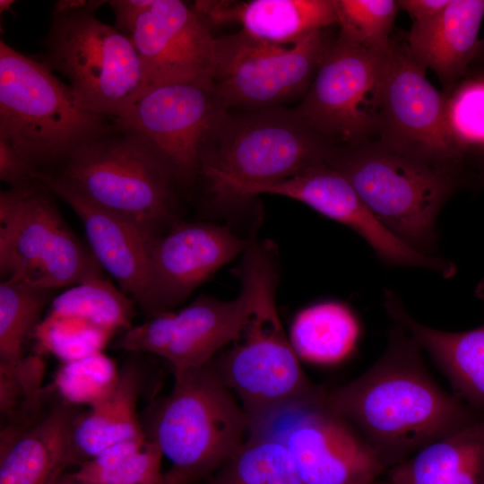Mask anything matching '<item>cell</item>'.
Returning a JSON list of instances; mask_svg holds the SVG:
<instances>
[{"label":"cell","mask_w":484,"mask_h":484,"mask_svg":"<svg viewBox=\"0 0 484 484\" xmlns=\"http://www.w3.org/2000/svg\"><path fill=\"white\" fill-rule=\"evenodd\" d=\"M212 361L174 371L171 392L143 425L147 440L172 463L164 472L166 484H194L211 476L247 436L246 413Z\"/></svg>","instance_id":"3957f363"},{"label":"cell","mask_w":484,"mask_h":484,"mask_svg":"<svg viewBox=\"0 0 484 484\" xmlns=\"http://www.w3.org/2000/svg\"><path fill=\"white\" fill-rule=\"evenodd\" d=\"M118 373L115 362L99 351L63 362L54 385L66 403L91 407L112 392Z\"/></svg>","instance_id":"4dcf8cb0"},{"label":"cell","mask_w":484,"mask_h":484,"mask_svg":"<svg viewBox=\"0 0 484 484\" xmlns=\"http://www.w3.org/2000/svg\"><path fill=\"white\" fill-rule=\"evenodd\" d=\"M38 178L0 193V274L48 290L103 277L89 247L68 228Z\"/></svg>","instance_id":"9c48e42d"},{"label":"cell","mask_w":484,"mask_h":484,"mask_svg":"<svg viewBox=\"0 0 484 484\" xmlns=\"http://www.w3.org/2000/svg\"><path fill=\"white\" fill-rule=\"evenodd\" d=\"M257 294L252 315L230 350L212 359L222 382L241 401L247 427L288 406L324 401L311 383L286 336L275 290L277 264L270 244L255 247Z\"/></svg>","instance_id":"277c9868"},{"label":"cell","mask_w":484,"mask_h":484,"mask_svg":"<svg viewBox=\"0 0 484 484\" xmlns=\"http://www.w3.org/2000/svg\"><path fill=\"white\" fill-rule=\"evenodd\" d=\"M338 37L349 43L386 49L400 10L397 0H334Z\"/></svg>","instance_id":"f546056e"},{"label":"cell","mask_w":484,"mask_h":484,"mask_svg":"<svg viewBox=\"0 0 484 484\" xmlns=\"http://www.w3.org/2000/svg\"><path fill=\"white\" fill-rule=\"evenodd\" d=\"M477 293L484 298V280ZM385 306L395 324L432 357L447 376L455 395L471 407L484 408V324L458 333L428 327L411 317L401 299L389 290L385 292Z\"/></svg>","instance_id":"603a6c76"},{"label":"cell","mask_w":484,"mask_h":484,"mask_svg":"<svg viewBox=\"0 0 484 484\" xmlns=\"http://www.w3.org/2000/svg\"><path fill=\"white\" fill-rule=\"evenodd\" d=\"M142 385L140 366L134 361L125 364L112 392L76 419L70 436L67 465L81 466L115 442L146 438L136 412Z\"/></svg>","instance_id":"cb8c5ba5"},{"label":"cell","mask_w":484,"mask_h":484,"mask_svg":"<svg viewBox=\"0 0 484 484\" xmlns=\"http://www.w3.org/2000/svg\"><path fill=\"white\" fill-rule=\"evenodd\" d=\"M47 484H75L70 474H58L51 479Z\"/></svg>","instance_id":"ab89813d"},{"label":"cell","mask_w":484,"mask_h":484,"mask_svg":"<svg viewBox=\"0 0 484 484\" xmlns=\"http://www.w3.org/2000/svg\"><path fill=\"white\" fill-rule=\"evenodd\" d=\"M141 57L148 85L212 77L211 28L179 0H152L128 35Z\"/></svg>","instance_id":"ac0fdd59"},{"label":"cell","mask_w":484,"mask_h":484,"mask_svg":"<svg viewBox=\"0 0 484 484\" xmlns=\"http://www.w3.org/2000/svg\"><path fill=\"white\" fill-rule=\"evenodd\" d=\"M451 0H397L400 10L405 11L413 22L431 18L443 11Z\"/></svg>","instance_id":"8d00e7d4"},{"label":"cell","mask_w":484,"mask_h":484,"mask_svg":"<svg viewBox=\"0 0 484 484\" xmlns=\"http://www.w3.org/2000/svg\"><path fill=\"white\" fill-rule=\"evenodd\" d=\"M469 70L484 71V37L479 40L476 53Z\"/></svg>","instance_id":"f35d334b"},{"label":"cell","mask_w":484,"mask_h":484,"mask_svg":"<svg viewBox=\"0 0 484 484\" xmlns=\"http://www.w3.org/2000/svg\"><path fill=\"white\" fill-rule=\"evenodd\" d=\"M333 147L295 108L227 110L199 177L210 200L226 202L240 187L278 182L325 162Z\"/></svg>","instance_id":"5b68a950"},{"label":"cell","mask_w":484,"mask_h":484,"mask_svg":"<svg viewBox=\"0 0 484 484\" xmlns=\"http://www.w3.org/2000/svg\"><path fill=\"white\" fill-rule=\"evenodd\" d=\"M146 442L147 438H130L115 442L103 448L80 467L89 470L110 468L139 452Z\"/></svg>","instance_id":"e575fe53"},{"label":"cell","mask_w":484,"mask_h":484,"mask_svg":"<svg viewBox=\"0 0 484 484\" xmlns=\"http://www.w3.org/2000/svg\"><path fill=\"white\" fill-rule=\"evenodd\" d=\"M114 333L84 319L48 314L35 331L41 350L63 362L102 351Z\"/></svg>","instance_id":"1f68e13d"},{"label":"cell","mask_w":484,"mask_h":484,"mask_svg":"<svg viewBox=\"0 0 484 484\" xmlns=\"http://www.w3.org/2000/svg\"><path fill=\"white\" fill-rule=\"evenodd\" d=\"M54 290L13 281L0 282V367L13 366L41 322L40 315Z\"/></svg>","instance_id":"f1b7e54d"},{"label":"cell","mask_w":484,"mask_h":484,"mask_svg":"<svg viewBox=\"0 0 484 484\" xmlns=\"http://www.w3.org/2000/svg\"><path fill=\"white\" fill-rule=\"evenodd\" d=\"M389 48H364L337 34L309 88L294 107L333 147L376 141Z\"/></svg>","instance_id":"7c38bea8"},{"label":"cell","mask_w":484,"mask_h":484,"mask_svg":"<svg viewBox=\"0 0 484 484\" xmlns=\"http://www.w3.org/2000/svg\"><path fill=\"white\" fill-rule=\"evenodd\" d=\"M359 337V324L350 309L338 302H324L296 315L290 341L298 357L329 365L350 356Z\"/></svg>","instance_id":"484cf974"},{"label":"cell","mask_w":484,"mask_h":484,"mask_svg":"<svg viewBox=\"0 0 484 484\" xmlns=\"http://www.w3.org/2000/svg\"><path fill=\"white\" fill-rule=\"evenodd\" d=\"M484 0H451L436 15L413 22L406 45L414 61L432 70L444 93L467 74L479 43Z\"/></svg>","instance_id":"44dd1931"},{"label":"cell","mask_w":484,"mask_h":484,"mask_svg":"<svg viewBox=\"0 0 484 484\" xmlns=\"http://www.w3.org/2000/svg\"><path fill=\"white\" fill-rule=\"evenodd\" d=\"M241 292L230 301L200 296L177 312H167L132 326L116 342L117 349L162 357L174 371L208 364L216 353L238 340L256 300L255 255L248 247L238 267Z\"/></svg>","instance_id":"4fadbf2b"},{"label":"cell","mask_w":484,"mask_h":484,"mask_svg":"<svg viewBox=\"0 0 484 484\" xmlns=\"http://www.w3.org/2000/svg\"><path fill=\"white\" fill-rule=\"evenodd\" d=\"M464 174L467 184L484 186V147L467 162Z\"/></svg>","instance_id":"74e56055"},{"label":"cell","mask_w":484,"mask_h":484,"mask_svg":"<svg viewBox=\"0 0 484 484\" xmlns=\"http://www.w3.org/2000/svg\"><path fill=\"white\" fill-rule=\"evenodd\" d=\"M325 163L341 172L374 216L414 250L436 243V217L462 181L376 142L333 147Z\"/></svg>","instance_id":"52a82bcc"},{"label":"cell","mask_w":484,"mask_h":484,"mask_svg":"<svg viewBox=\"0 0 484 484\" xmlns=\"http://www.w3.org/2000/svg\"><path fill=\"white\" fill-rule=\"evenodd\" d=\"M388 484H484V416L387 471Z\"/></svg>","instance_id":"d4e9b609"},{"label":"cell","mask_w":484,"mask_h":484,"mask_svg":"<svg viewBox=\"0 0 484 484\" xmlns=\"http://www.w3.org/2000/svg\"><path fill=\"white\" fill-rule=\"evenodd\" d=\"M134 300L103 277L72 286L57 295L48 314L84 319L111 333L132 327Z\"/></svg>","instance_id":"83f0119b"},{"label":"cell","mask_w":484,"mask_h":484,"mask_svg":"<svg viewBox=\"0 0 484 484\" xmlns=\"http://www.w3.org/2000/svg\"><path fill=\"white\" fill-rule=\"evenodd\" d=\"M163 456L160 447L147 440L139 452L110 468L79 467L70 475L78 481L96 484H166L160 471Z\"/></svg>","instance_id":"d6a6232c"},{"label":"cell","mask_w":484,"mask_h":484,"mask_svg":"<svg viewBox=\"0 0 484 484\" xmlns=\"http://www.w3.org/2000/svg\"><path fill=\"white\" fill-rule=\"evenodd\" d=\"M260 194L298 200L344 224L359 234L388 264L424 267L445 278L455 272L451 262L421 254L393 235L368 210L347 178L325 162L278 182L240 187L231 197L246 199Z\"/></svg>","instance_id":"2e32d148"},{"label":"cell","mask_w":484,"mask_h":484,"mask_svg":"<svg viewBox=\"0 0 484 484\" xmlns=\"http://www.w3.org/2000/svg\"><path fill=\"white\" fill-rule=\"evenodd\" d=\"M99 1H57L42 61L64 74L87 109L111 119L122 114L148 86L130 37L99 21Z\"/></svg>","instance_id":"8992f818"},{"label":"cell","mask_w":484,"mask_h":484,"mask_svg":"<svg viewBox=\"0 0 484 484\" xmlns=\"http://www.w3.org/2000/svg\"><path fill=\"white\" fill-rule=\"evenodd\" d=\"M48 173L150 230L161 233L174 219L177 183L171 173L141 136L116 125Z\"/></svg>","instance_id":"ba28073f"},{"label":"cell","mask_w":484,"mask_h":484,"mask_svg":"<svg viewBox=\"0 0 484 484\" xmlns=\"http://www.w3.org/2000/svg\"><path fill=\"white\" fill-rule=\"evenodd\" d=\"M248 243L227 226L174 222L152 246L142 310L150 317L170 312Z\"/></svg>","instance_id":"e0dca14e"},{"label":"cell","mask_w":484,"mask_h":484,"mask_svg":"<svg viewBox=\"0 0 484 484\" xmlns=\"http://www.w3.org/2000/svg\"><path fill=\"white\" fill-rule=\"evenodd\" d=\"M74 480V479H73ZM75 481V484H96V483H87V482H81V481H78L76 480H74Z\"/></svg>","instance_id":"b9f144b4"},{"label":"cell","mask_w":484,"mask_h":484,"mask_svg":"<svg viewBox=\"0 0 484 484\" xmlns=\"http://www.w3.org/2000/svg\"><path fill=\"white\" fill-rule=\"evenodd\" d=\"M226 109L212 77L148 85L116 125L141 136L177 184L199 177Z\"/></svg>","instance_id":"8fae6325"},{"label":"cell","mask_w":484,"mask_h":484,"mask_svg":"<svg viewBox=\"0 0 484 484\" xmlns=\"http://www.w3.org/2000/svg\"><path fill=\"white\" fill-rule=\"evenodd\" d=\"M152 0H114L109 1L112 7L117 28L123 33L129 35L137 17L146 9Z\"/></svg>","instance_id":"d590c367"},{"label":"cell","mask_w":484,"mask_h":484,"mask_svg":"<svg viewBox=\"0 0 484 484\" xmlns=\"http://www.w3.org/2000/svg\"><path fill=\"white\" fill-rule=\"evenodd\" d=\"M34 170L6 141L0 139V178L10 185L19 186L36 179Z\"/></svg>","instance_id":"836d02e7"},{"label":"cell","mask_w":484,"mask_h":484,"mask_svg":"<svg viewBox=\"0 0 484 484\" xmlns=\"http://www.w3.org/2000/svg\"><path fill=\"white\" fill-rule=\"evenodd\" d=\"M192 8L210 28L238 24L252 37L282 45L337 25L334 0H199Z\"/></svg>","instance_id":"ffe728a7"},{"label":"cell","mask_w":484,"mask_h":484,"mask_svg":"<svg viewBox=\"0 0 484 484\" xmlns=\"http://www.w3.org/2000/svg\"><path fill=\"white\" fill-rule=\"evenodd\" d=\"M376 143L459 177L465 186L446 113V96L426 78L406 42L391 40L379 102Z\"/></svg>","instance_id":"5bb4252c"},{"label":"cell","mask_w":484,"mask_h":484,"mask_svg":"<svg viewBox=\"0 0 484 484\" xmlns=\"http://www.w3.org/2000/svg\"><path fill=\"white\" fill-rule=\"evenodd\" d=\"M36 178L73 209L83 224L90 249L102 270L141 307L151 248L160 233L97 205L52 173L37 171Z\"/></svg>","instance_id":"d6986e66"},{"label":"cell","mask_w":484,"mask_h":484,"mask_svg":"<svg viewBox=\"0 0 484 484\" xmlns=\"http://www.w3.org/2000/svg\"><path fill=\"white\" fill-rule=\"evenodd\" d=\"M109 117L83 107L43 62L0 41V139L36 171L59 169L108 133Z\"/></svg>","instance_id":"7a4b0ae2"},{"label":"cell","mask_w":484,"mask_h":484,"mask_svg":"<svg viewBox=\"0 0 484 484\" xmlns=\"http://www.w3.org/2000/svg\"><path fill=\"white\" fill-rule=\"evenodd\" d=\"M247 436L281 442L305 484H370L386 470L360 433L324 401L279 410L249 425Z\"/></svg>","instance_id":"9a60e30c"},{"label":"cell","mask_w":484,"mask_h":484,"mask_svg":"<svg viewBox=\"0 0 484 484\" xmlns=\"http://www.w3.org/2000/svg\"><path fill=\"white\" fill-rule=\"evenodd\" d=\"M420 349L396 324L384 355L367 372L325 391L324 404L360 433L386 469L480 416L433 380Z\"/></svg>","instance_id":"6da1fadb"},{"label":"cell","mask_w":484,"mask_h":484,"mask_svg":"<svg viewBox=\"0 0 484 484\" xmlns=\"http://www.w3.org/2000/svg\"><path fill=\"white\" fill-rule=\"evenodd\" d=\"M75 405H56L33 424L1 430L0 484H47L67 467Z\"/></svg>","instance_id":"7402d4cb"},{"label":"cell","mask_w":484,"mask_h":484,"mask_svg":"<svg viewBox=\"0 0 484 484\" xmlns=\"http://www.w3.org/2000/svg\"><path fill=\"white\" fill-rule=\"evenodd\" d=\"M336 37L327 28L290 45L242 30L215 38L212 78L223 107L261 109L301 99Z\"/></svg>","instance_id":"30bf717a"},{"label":"cell","mask_w":484,"mask_h":484,"mask_svg":"<svg viewBox=\"0 0 484 484\" xmlns=\"http://www.w3.org/2000/svg\"><path fill=\"white\" fill-rule=\"evenodd\" d=\"M370 484H388V482H387L386 480H380L378 479V480L373 481V482L370 483Z\"/></svg>","instance_id":"60d3db41"},{"label":"cell","mask_w":484,"mask_h":484,"mask_svg":"<svg viewBox=\"0 0 484 484\" xmlns=\"http://www.w3.org/2000/svg\"><path fill=\"white\" fill-rule=\"evenodd\" d=\"M206 484H305L287 448L279 441L246 436Z\"/></svg>","instance_id":"4316f807"}]
</instances>
